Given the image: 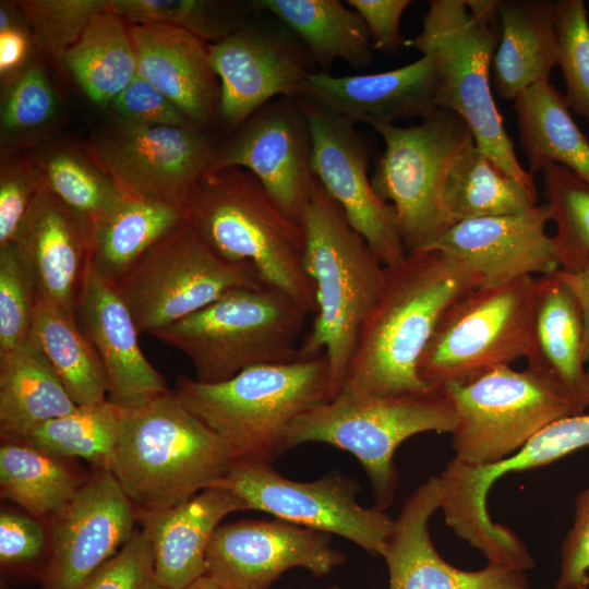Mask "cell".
I'll list each match as a JSON object with an SVG mask.
<instances>
[{"mask_svg":"<svg viewBox=\"0 0 589 589\" xmlns=\"http://www.w3.org/2000/svg\"><path fill=\"white\" fill-rule=\"evenodd\" d=\"M573 525L561 546L560 574L555 589L589 586V486L575 500Z\"/></svg>","mask_w":589,"mask_h":589,"instance_id":"obj_49","label":"cell"},{"mask_svg":"<svg viewBox=\"0 0 589 589\" xmlns=\"http://www.w3.org/2000/svg\"><path fill=\"white\" fill-rule=\"evenodd\" d=\"M308 314L287 293L260 285L231 290L153 336L190 360L197 382L219 383L252 366L298 360Z\"/></svg>","mask_w":589,"mask_h":589,"instance_id":"obj_7","label":"cell"},{"mask_svg":"<svg viewBox=\"0 0 589 589\" xmlns=\"http://www.w3.org/2000/svg\"><path fill=\"white\" fill-rule=\"evenodd\" d=\"M75 315L104 369L108 400L125 408L169 389L141 350L140 333L115 284L91 266Z\"/></svg>","mask_w":589,"mask_h":589,"instance_id":"obj_24","label":"cell"},{"mask_svg":"<svg viewBox=\"0 0 589 589\" xmlns=\"http://www.w3.org/2000/svg\"><path fill=\"white\" fill-rule=\"evenodd\" d=\"M185 219L223 260L250 265L264 285L316 313L315 290L303 266L304 232L273 202L249 170L225 167L201 178Z\"/></svg>","mask_w":589,"mask_h":589,"instance_id":"obj_5","label":"cell"},{"mask_svg":"<svg viewBox=\"0 0 589 589\" xmlns=\"http://www.w3.org/2000/svg\"><path fill=\"white\" fill-rule=\"evenodd\" d=\"M346 3L363 20L373 49L390 56L405 46L400 21L410 0H348Z\"/></svg>","mask_w":589,"mask_h":589,"instance_id":"obj_51","label":"cell"},{"mask_svg":"<svg viewBox=\"0 0 589 589\" xmlns=\"http://www.w3.org/2000/svg\"><path fill=\"white\" fill-rule=\"evenodd\" d=\"M95 230L93 219L67 205L46 184L13 240L33 269L40 294L72 314L91 266Z\"/></svg>","mask_w":589,"mask_h":589,"instance_id":"obj_22","label":"cell"},{"mask_svg":"<svg viewBox=\"0 0 589 589\" xmlns=\"http://www.w3.org/2000/svg\"><path fill=\"white\" fill-rule=\"evenodd\" d=\"M217 145L194 125L118 123L89 140L83 151L129 199L185 214L209 169Z\"/></svg>","mask_w":589,"mask_h":589,"instance_id":"obj_13","label":"cell"},{"mask_svg":"<svg viewBox=\"0 0 589 589\" xmlns=\"http://www.w3.org/2000/svg\"><path fill=\"white\" fill-rule=\"evenodd\" d=\"M38 157L49 190L95 223L127 199L85 152L57 145L46 148Z\"/></svg>","mask_w":589,"mask_h":589,"instance_id":"obj_40","label":"cell"},{"mask_svg":"<svg viewBox=\"0 0 589 589\" xmlns=\"http://www.w3.org/2000/svg\"><path fill=\"white\" fill-rule=\"evenodd\" d=\"M137 74L170 99L196 128L212 132L220 124V83L208 44L163 24H129Z\"/></svg>","mask_w":589,"mask_h":589,"instance_id":"obj_25","label":"cell"},{"mask_svg":"<svg viewBox=\"0 0 589 589\" xmlns=\"http://www.w3.org/2000/svg\"><path fill=\"white\" fill-rule=\"evenodd\" d=\"M455 424L454 408L440 389L389 396L339 392L292 423L286 446L320 442L349 452L370 479L374 506L386 510L398 486L397 447L419 433H452Z\"/></svg>","mask_w":589,"mask_h":589,"instance_id":"obj_8","label":"cell"},{"mask_svg":"<svg viewBox=\"0 0 589 589\" xmlns=\"http://www.w3.org/2000/svg\"><path fill=\"white\" fill-rule=\"evenodd\" d=\"M544 203L517 215L469 219L453 225L430 249L472 269L481 286H498L561 269ZM428 249V250H430Z\"/></svg>","mask_w":589,"mask_h":589,"instance_id":"obj_20","label":"cell"},{"mask_svg":"<svg viewBox=\"0 0 589 589\" xmlns=\"http://www.w3.org/2000/svg\"><path fill=\"white\" fill-rule=\"evenodd\" d=\"M113 284L139 333L152 336L231 290L264 285L250 265L227 262L213 252L187 220Z\"/></svg>","mask_w":589,"mask_h":589,"instance_id":"obj_12","label":"cell"},{"mask_svg":"<svg viewBox=\"0 0 589 589\" xmlns=\"http://www.w3.org/2000/svg\"><path fill=\"white\" fill-rule=\"evenodd\" d=\"M441 390L456 416L454 459L469 466L498 464L552 422L584 413L553 377L530 366H501Z\"/></svg>","mask_w":589,"mask_h":589,"instance_id":"obj_11","label":"cell"},{"mask_svg":"<svg viewBox=\"0 0 589 589\" xmlns=\"http://www.w3.org/2000/svg\"><path fill=\"white\" fill-rule=\"evenodd\" d=\"M233 132L217 145L208 170H249L277 207L301 225L315 177L312 133L300 98L281 96L268 101Z\"/></svg>","mask_w":589,"mask_h":589,"instance_id":"obj_16","label":"cell"},{"mask_svg":"<svg viewBox=\"0 0 589 589\" xmlns=\"http://www.w3.org/2000/svg\"><path fill=\"white\" fill-rule=\"evenodd\" d=\"M46 534L37 518L2 510L0 515V562L4 566L35 561L44 551Z\"/></svg>","mask_w":589,"mask_h":589,"instance_id":"obj_50","label":"cell"},{"mask_svg":"<svg viewBox=\"0 0 589 589\" xmlns=\"http://www.w3.org/2000/svg\"><path fill=\"white\" fill-rule=\"evenodd\" d=\"M110 0H20L14 5L31 29L34 44L61 61Z\"/></svg>","mask_w":589,"mask_h":589,"instance_id":"obj_43","label":"cell"},{"mask_svg":"<svg viewBox=\"0 0 589 589\" xmlns=\"http://www.w3.org/2000/svg\"><path fill=\"white\" fill-rule=\"evenodd\" d=\"M589 446V413L556 420L534 435L516 454L491 466H469L450 460L443 474L449 500L462 512L482 515L492 484L509 472L552 464Z\"/></svg>","mask_w":589,"mask_h":589,"instance_id":"obj_32","label":"cell"},{"mask_svg":"<svg viewBox=\"0 0 589 589\" xmlns=\"http://www.w3.org/2000/svg\"><path fill=\"white\" fill-rule=\"evenodd\" d=\"M135 507L110 470L98 469L51 517L41 589H80L130 539Z\"/></svg>","mask_w":589,"mask_h":589,"instance_id":"obj_19","label":"cell"},{"mask_svg":"<svg viewBox=\"0 0 589 589\" xmlns=\"http://www.w3.org/2000/svg\"><path fill=\"white\" fill-rule=\"evenodd\" d=\"M301 226L303 266L314 286L316 313L300 342L299 359L324 353L339 393L387 267L316 178Z\"/></svg>","mask_w":589,"mask_h":589,"instance_id":"obj_2","label":"cell"},{"mask_svg":"<svg viewBox=\"0 0 589 589\" xmlns=\"http://www.w3.org/2000/svg\"><path fill=\"white\" fill-rule=\"evenodd\" d=\"M119 408L110 400L77 406L34 429L22 441L55 457H79L110 470L119 440Z\"/></svg>","mask_w":589,"mask_h":589,"instance_id":"obj_38","label":"cell"},{"mask_svg":"<svg viewBox=\"0 0 589 589\" xmlns=\"http://www.w3.org/2000/svg\"><path fill=\"white\" fill-rule=\"evenodd\" d=\"M514 109L529 173L561 165L589 184V141L574 121L565 96L550 81L538 82L515 98Z\"/></svg>","mask_w":589,"mask_h":589,"instance_id":"obj_31","label":"cell"},{"mask_svg":"<svg viewBox=\"0 0 589 589\" xmlns=\"http://www.w3.org/2000/svg\"><path fill=\"white\" fill-rule=\"evenodd\" d=\"M299 98L312 133L314 177L381 262L386 267L398 264L408 253L394 207L372 187L366 141L354 124Z\"/></svg>","mask_w":589,"mask_h":589,"instance_id":"obj_17","label":"cell"},{"mask_svg":"<svg viewBox=\"0 0 589 589\" xmlns=\"http://www.w3.org/2000/svg\"><path fill=\"white\" fill-rule=\"evenodd\" d=\"M437 70L433 60L421 56L400 68L370 74L334 76L314 72L299 97L352 123L371 128L423 119L437 107Z\"/></svg>","mask_w":589,"mask_h":589,"instance_id":"obj_23","label":"cell"},{"mask_svg":"<svg viewBox=\"0 0 589 589\" xmlns=\"http://www.w3.org/2000/svg\"><path fill=\"white\" fill-rule=\"evenodd\" d=\"M118 120L144 125H193L180 109L139 74L112 100Z\"/></svg>","mask_w":589,"mask_h":589,"instance_id":"obj_48","label":"cell"},{"mask_svg":"<svg viewBox=\"0 0 589 589\" xmlns=\"http://www.w3.org/2000/svg\"><path fill=\"white\" fill-rule=\"evenodd\" d=\"M46 184L38 155L5 153L0 171V247L13 242L25 213Z\"/></svg>","mask_w":589,"mask_h":589,"instance_id":"obj_46","label":"cell"},{"mask_svg":"<svg viewBox=\"0 0 589 589\" xmlns=\"http://www.w3.org/2000/svg\"><path fill=\"white\" fill-rule=\"evenodd\" d=\"M26 29L19 24L0 31V76L2 84L11 81L29 61L32 43Z\"/></svg>","mask_w":589,"mask_h":589,"instance_id":"obj_52","label":"cell"},{"mask_svg":"<svg viewBox=\"0 0 589 589\" xmlns=\"http://www.w3.org/2000/svg\"><path fill=\"white\" fill-rule=\"evenodd\" d=\"M440 477L420 484L404 504L383 554L389 589H528L522 570L488 563L479 570L448 564L432 543L429 521L441 508Z\"/></svg>","mask_w":589,"mask_h":589,"instance_id":"obj_21","label":"cell"},{"mask_svg":"<svg viewBox=\"0 0 589 589\" xmlns=\"http://www.w3.org/2000/svg\"><path fill=\"white\" fill-rule=\"evenodd\" d=\"M346 560L329 533L280 519H242L216 529L205 575L225 589H268L288 569L300 567L321 577Z\"/></svg>","mask_w":589,"mask_h":589,"instance_id":"obj_18","label":"cell"},{"mask_svg":"<svg viewBox=\"0 0 589 589\" xmlns=\"http://www.w3.org/2000/svg\"><path fill=\"white\" fill-rule=\"evenodd\" d=\"M185 589H225V588L221 587L212 578H209L208 576L204 575L203 577L195 580Z\"/></svg>","mask_w":589,"mask_h":589,"instance_id":"obj_54","label":"cell"},{"mask_svg":"<svg viewBox=\"0 0 589 589\" xmlns=\"http://www.w3.org/2000/svg\"><path fill=\"white\" fill-rule=\"evenodd\" d=\"M129 24H163L184 29L208 45L228 37L259 14L252 1L110 0Z\"/></svg>","mask_w":589,"mask_h":589,"instance_id":"obj_39","label":"cell"},{"mask_svg":"<svg viewBox=\"0 0 589 589\" xmlns=\"http://www.w3.org/2000/svg\"><path fill=\"white\" fill-rule=\"evenodd\" d=\"M60 63L89 100L110 105L137 75L129 23L108 7L94 17Z\"/></svg>","mask_w":589,"mask_h":589,"instance_id":"obj_33","label":"cell"},{"mask_svg":"<svg viewBox=\"0 0 589 589\" xmlns=\"http://www.w3.org/2000/svg\"><path fill=\"white\" fill-rule=\"evenodd\" d=\"M215 486L237 495L244 510L340 536L373 556H383L394 528L395 519L384 509L358 503L359 483L338 471L300 482L281 476L272 464L233 460Z\"/></svg>","mask_w":589,"mask_h":589,"instance_id":"obj_14","label":"cell"},{"mask_svg":"<svg viewBox=\"0 0 589 589\" xmlns=\"http://www.w3.org/2000/svg\"><path fill=\"white\" fill-rule=\"evenodd\" d=\"M482 285L478 274L437 250L408 253L388 266L339 392L360 396L421 393V356L446 309Z\"/></svg>","mask_w":589,"mask_h":589,"instance_id":"obj_1","label":"cell"},{"mask_svg":"<svg viewBox=\"0 0 589 589\" xmlns=\"http://www.w3.org/2000/svg\"><path fill=\"white\" fill-rule=\"evenodd\" d=\"M118 408L120 431L110 471L135 509L177 506L215 486L233 461L226 443L175 390Z\"/></svg>","mask_w":589,"mask_h":589,"instance_id":"obj_3","label":"cell"},{"mask_svg":"<svg viewBox=\"0 0 589 589\" xmlns=\"http://www.w3.org/2000/svg\"><path fill=\"white\" fill-rule=\"evenodd\" d=\"M587 375H588V384H589V370L587 371Z\"/></svg>","mask_w":589,"mask_h":589,"instance_id":"obj_56","label":"cell"},{"mask_svg":"<svg viewBox=\"0 0 589 589\" xmlns=\"http://www.w3.org/2000/svg\"><path fill=\"white\" fill-rule=\"evenodd\" d=\"M260 13L286 25L304 45L315 65L329 73L337 60L357 70L373 61L371 36L361 16L339 0H254Z\"/></svg>","mask_w":589,"mask_h":589,"instance_id":"obj_29","label":"cell"},{"mask_svg":"<svg viewBox=\"0 0 589 589\" xmlns=\"http://www.w3.org/2000/svg\"><path fill=\"white\" fill-rule=\"evenodd\" d=\"M179 399L228 446L233 460L272 464L292 423L337 394L324 353L256 365L219 383L179 376Z\"/></svg>","mask_w":589,"mask_h":589,"instance_id":"obj_4","label":"cell"},{"mask_svg":"<svg viewBox=\"0 0 589 589\" xmlns=\"http://www.w3.org/2000/svg\"><path fill=\"white\" fill-rule=\"evenodd\" d=\"M28 341L47 359L77 406L108 399L104 369L75 314L40 294Z\"/></svg>","mask_w":589,"mask_h":589,"instance_id":"obj_34","label":"cell"},{"mask_svg":"<svg viewBox=\"0 0 589 589\" xmlns=\"http://www.w3.org/2000/svg\"><path fill=\"white\" fill-rule=\"evenodd\" d=\"M178 209L127 197L96 223L92 269L115 283L144 253L185 221Z\"/></svg>","mask_w":589,"mask_h":589,"instance_id":"obj_36","label":"cell"},{"mask_svg":"<svg viewBox=\"0 0 589 589\" xmlns=\"http://www.w3.org/2000/svg\"><path fill=\"white\" fill-rule=\"evenodd\" d=\"M527 366L553 377L581 411L589 407L584 326L577 298L558 271L537 277Z\"/></svg>","mask_w":589,"mask_h":589,"instance_id":"obj_27","label":"cell"},{"mask_svg":"<svg viewBox=\"0 0 589 589\" xmlns=\"http://www.w3.org/2000/svg\"><path fill=\"white\" fill-rule=\"evenodd\" d=\"M147 589H164L159 586H157L154 581L149 585V587Z\"/></svg>","mask_w":589,"mask_h":589,"instance_id":"obj_55","label":"cell"},{"mask_svg":"<svg viewBox=\"0 0 589 589\" xmlns=\"http://www.w3.org/2000/svg\"><path fill=\"white\" fill-rule=\"evenodd\" d=\"M82 483L58 457L22 441L0 447V494L39 519L59 513Z\"/></svg>","mask_w":589,"mask_h":589,"instance_id":"obj_37","label":"cell"},{"mask_svg":"<svg viewBox=\"0 0 589 589\" xmlns=\"http://www.w3.org/2000/svg\"><path fill=\"white\" fill-rule=\"evenodd\" d=\"M501 36L491 74L498 97L515 100L531 85L549 81L557 65L555 1L498 0Z\"/></svg>","mask_w":589,"mask_h":589,"instance_id":"obj_28","label":"cell"},{"mask_svg":"<svg viewBox=\"0 0 589 589\" xmlns=\"http://www.w3.org/2000/svg\"><path fill=\"white\" fill-rule=\"evenodd\" d=\"M328 589H339L338 587H332V588H328Z\"/></svg>","mask_w":589,"mask_h":589,"instance_id":"obj_57","label":"cell"},{"mask_svg":"<svg viewBox=\"0 0 589 589\" xmlns=\"http://www.w3.org/2000/svg\"><path fill=\"white\" fill-rule=\"evenodd\" d=\"M40 291L14 242L0 247V354L28 340Z\"/></svg>","mask_w":589,"mask_h":589,"instance_id":"obj_44","label":"cell"},{"mask_svg":"<svg viewBox=\"0 0 589 589\" xmlns=\"http://www.w3.org/2000/svg\"><path fill=\"white\" fill-rule=\"evenodd\" d=\"M244 510L232 492L212 486L190 500L157 510L135 509L154 549V582L164 589H185L205 575L206 553L220 521Z\"/></svg>","mask_w":589,"mask_h":589,"instance_id":"obj_26","label":"cell"},{"mask_svg":"<svg viewBox=\"0 0 589 589\" xmlns=\"http://www.w3.org/2000/svg\"><path fill=\"white\" fill-rule=\"evenodd\" d=\"M537 277L479 286L443 313L421 356L419 375L432 389L465 384L527 359Z\"/></svg>","mask_w":589,"mask_h":589,"instance_id":"obj_10","label":"cell"},{"mask_svg":"<svg viewBox=\"0 0 589 589\" xmlns=\"http://www.w3.org/2000/svg\"><path fill=\"white\" fill-rule=\"evenodd\" d=\"M58 95L37 56L7 84L1 101V139L5 152L40 136L57 119Z\"/></svg>","mask_w":589,"mask_h":589,"instance_id":"obj_42","label":"cell"},{"mask_svg":"<svg viewBox=\"0 0 589 589\" xmlns=\"http://www.w3.org/2000/svg\"><path fill=\"white\" fill-rule=\"evenodd\" d=\"M220 83V125L236 131L256 110L281 96H299L315 63L281 22L252 20L208 45Z\"/></svg>","mask_w":589,"mask_h":589,"instance_id":"obj_15","label":"cell"},{"mask_svg":"<svg viewBox=\"0 0 589 589\" xmlns=\"http://www.w3.org/2000/svg\"><path fill=\"white\" fill-rule=\"evenodd\" d=\"M77 408L43 353L28 340L0 354V430L24 441L52 419Z\"/></svg>","mask_w":589,"mask_h":589,"instance_id":"obj_30","label":"cell"},{"mask_svg":"<svg viewBox=\"0 0 589 589\" xmlns=\"http://www.w3.org/2000/svg\"><path fill=\"white\" fill-rule=\"evenodd\" d=\"M580 589H588V587H582V588H580Z\"/></svg>","mask_w":589,"mask_h":589,"instance_id":"obj_58","label":"cell"},{"mask_svg":"<svg viewBox=\"0 0 589 589\" xmlns=\"http://www.w3.org/2000/svg\"><path fill=\"white\" fill-rule=\"evenodd\" d=\"M555 32L564 96L570 110L589 120V19L584 0L555 1Z\"/></svg>","mask_w":589,"mask_h":589,"instance_id":"obj_45","label":"cell"},{"mask_svg":"<svg viewBox=\"0 0 589 589\" xmlns=\"http://www.w3.org/2000/svg\"><path fill=\"white\" fill-rule=\"evenodd\" d=\"M562 279L568 285L578 300L584 326V359L589 361V272L568 273L558 271Z\"/></svg>","mask_w":589,"mask_h":589,"instance_id":"obj_53","label":"cell"},{"mask_svg":"<svg viewBox=\"0 0 589 589\" xmlns=\"http://www.w3.org/2000/svg\"><path fill=\"white\" fill-rule=\"evenodd\" d=\"M501 36L498 0H432L420 33L406 39L437 70L436 105L469 127L476 145L506 173L537 192L514 149L491 91L492 60Z\"/></svg>","mask_w":589,"mask_h":589,"instance_id":"obj_6","label":"cell"},{"mask_svg":"<svg viewBox=\"0 0 589 589\" xmlns=\"http://www.w3.org/2000/svg\"><path fill=\"white\" fill-rule=\"evenodd\" d=\"M542 173L561 271L589 272V184L561 165H550Z\"/></svg>","mask_w":589,"mask_h":589,"instance_id":"obj_41","label":"cell"},{"mask_svg":"<svg viewBox=\"0 0 589 589\" xmlns=\"http://www.w3.org/2000/svg\"><path fill=\"white\" fill-rule=\"evenodd\" d=\"M443 202L455 225L525 213L538 205V193L506 173L474 144L452 166L444 184Z\"/></svg>","mask_w":589,"mask_h":589,"instance_id":"obj_35","label":"cell"},{"mask_svg":"<svg viewBox=\"0 0 589 589\" xmlns=\"http://www.w3.org/2000/svg\"><path fill=\"white\" fill-rule=\"evenodd\" d=\"M384 141L372 187L396 213L407 253L430 249L452 226L443 191L454 163L476 144L467 123L455 112L436 108L420 123L372 127Z\"/></svg>","mask_w":589,"mask_h":589,"instance_id":"obj_9","label":"cell"},{"mask_svg":"<svg viewBox=\"0 0 589 589\" xmlns=\"http://www.w3.org/2000/svg\"><path fill=\"white\" fill-rule=\"evenodd\" d=\"M154 549L143 530H134L123 546L80 589H147L154 581Z\"/></svg>","mask_w":589,"mask_h":589,"instance_id":"obj_47","label":"cell"}]
</instances>
